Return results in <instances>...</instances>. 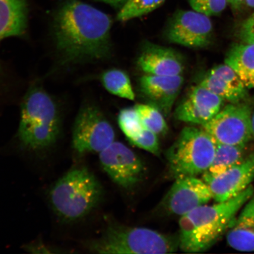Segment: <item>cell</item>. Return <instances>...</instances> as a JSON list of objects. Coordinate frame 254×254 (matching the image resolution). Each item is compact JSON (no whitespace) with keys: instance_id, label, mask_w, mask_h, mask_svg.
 I'll return each mask as SVG.
<instances>
[{"instance_id":"cell-1","label":"cell","mask_w":254,"mask_h":254,"mask_svg":"<svg viewBox=\"0 0 254 254\" xmlns=\"http://www.w3.org/2000/svg\"><path fill=\"white\" fill-rule=\"evenodd\" d=\"M109 15L85 3L69 0L56 14L54 35L57 50L65 63L94 62L111 52Z\"/></svg>"},{"instance_id":"cell-2","label":"cell","mask_w":254,"mask_h":254,"mask_svg":"<svg viewBox=\"0 0 254 254\" xmlns=\"http://www.w3.org/2000/svg\"><path fill=\"white\" fill-rule=\"evenodd\" d=\"M254 191L251 185L235 197L212 205H203L180 218L179 248L184 252H205L224 234Z\"/></svg>"},{"instance_id":"cell-3","label":"cell","mask_w":254,"mask_h":254,"mask_svg":"<svg viewBox=\"0 0 254 254\" xmlns=\"http://www.w3.org/2000/svg\"><path fill=\"white\" fill-rule=\"evenodd\" d=\"M60 133V119L55 101L39 88L31 89L21 104L18 138L30 151H40L55 144Z\"/></svg>"},{"instance_id":"cell-4","label":"cell","mask_w":254,"mask_h":254,"mask_svg":"<svg viewBox=\"0 0 254 254\" xmlns=\"http://www.w3.org/2000/svg\"><path fill=\"white\" fill-rule=\"evenodd\" d=\"M102 193L100 184L87 168H76L57 181L49 198L55 213L64 221L72 222L90 213Z\"/></svg>"},{"instance_id":"cell-5","label":"cell","mask_w":254,"mask_h":254,"mask_svg":"<svg viewBox=\"0 0 254 254\" xmlns=\"http://www.w3.org/2000/svg\"><path fill=\"white\" fill-rule=\"evenodd\" d=\"M179 249V238L142 227H109L90 249L99 254H157Z\"/></svg>"},{"instance_id":"cell-6","label":"cell","mask_w":254,"mask_h":254,"mask_svg":"<svg viewBox=\"0 0 254 254\" xmlns=\"http://www.w3.org/2000/svg\"><path fill=\"white\" fill-rule=\"evenodd\" d=\"M217 146L204 129L186 127L167 151L171 174L177 179L204 174L211 166Z\"/></svg>"},{"instance_id":"cell-7","label":"cell","mask_w":254,"mask_h":254,"mask_svg":"<svg viewBox=\"0 0 254 254\" xmlns=\"http://www.w3.org/2000/svg\"><path fill=\"white\" fill-rule=\"evenodd\" d=\"M253 106L247 100L228 104L213 119L202 125L219 144H248L253 138Z\"/></svg>"},{"instance_id":"cell-8","label":"cell","mask_w":254,"mask_h":254,"mask_svg":"<svg viewBox=\"0 0 254 254\" xmlns=\"http://www.w3.org/2000/svg\"><path fill=\"white\" fill-rule=\"evenodd\" d=\"M115 132L100 110L86 105L79 110L72 130V145L78 154L101 152L112 144Z\"/></svg>"},{"instance_id":"cell-9","label":"cell","mask_w":254,"mask_h":254,"mask_svg":"<svg viewBox=\"0 0 254 254\" xmlns=\"http://www.w3.org/2000/svg\"><path fill=\"white\" fill-rule=\"evenodd\" d=\"M210 17L194 10L178 11L171 18L166 35L170 42L190 49H203L211 43Z\"/></svg>"},{"instance_id":"cell-10","label":"cell","mask_w":254,"mask_h":254,"mask_svg":"<svg viewBox=\"0 0 254 254\" xmlns=\"http://www.w3.org/2000/svg\"><path fill=\"white\" fill-rule=\"evenodd\" d=\"M101 166L111 180L126 189L141 182L145 167L137 155L120 142L114 141L100 152Z\"/></svg>"},{"instance_id":"cell-11","label":"cell","mask_w":254,"mask_h":254,"mask_svg":"<svg viewBox=\"0 0 254 254\" xmlns=\"http://www.w3.org/2000/svg\"><path fill=\"white\" fill-rule=\"evenodd\" d=\"M212 198L210 190L204 180L196 177L176 179L161 202V207L168 214L182 216Z\"/></svg>"},{"instance_id":"cell-12","label":"cell","mask_w":254,"mask_h":254,"mask_svg":"<svg viewBox=\"0 0 254 254\" xmlns=\"http://www.w3.org/2000/svg\"><path fill=\"white\" fill-rule=\"evenodd\" d=\"M254 180V151L241 163L217 175L203 174L212 198L217 202L227 201L239 195L252 185Z\"/></svg>"},{"instance_id":"cell-13","label":"cell","mask_w":254,"mask_h":254,"mask_svg":"<svg viewBox=\"0 0 254 254\" xmlns=\"http://www.w3.org/2000/svg\"><path fill=\"white\" fill-rule=\"evenodd\" d=\"M224 101L218 95L199 84L190 89L177 107L175 117L181 122L202 126L220 112Z\"/></svg>"},{"instance_id":"cell-14","label":"cell","mask_w":254,"mask_h":254,"mask_svg":"<svg viewBox=\"0 0 254 254\" xmlns=\"http://www.w3.org/2000/svg\"><path fill=\"white\" fill-rule=\"evenodd\" d=\"M184 81L182 75L148 74L139 79V90L152 106L168 116L182 90Z\"/></svg>"},{"instance_id":"cell-15","label":"cell","mask_w":254,"mask_h":254,"mask_svg":"<svg viewBox=\"0 0 254 254\" xmlns=\"http://www.w3.org/2000/svg\"><path fill=\"white\" fill-rule=\"evenodd\" d=\"M230 103L248 100V89L237 72L224 64L215 66L199 83Z\"/></svg>"},{"instance_id":"cell-16","label":"cell","mask_w":254,"mask_h":254,"mask_svg":"<svg viewBox=\"0 0 254 254\" xmlns=\"http://www.w3.org/2000/svg\"><path fill=\"white\" fill-rule=\"evenodd\" d=\"M137 64L142 71L150 75H182L184 69V60L179 53L152 44L143 48Z\"/></svg>"},{"instance_id":"cell-17","label":"cell","mask_w":254,"mask_h":254,"mask_svg":"<svg viewBox=\"0 0 254 254\" xmlns=\"http://www.w3.org/2000/svg\"><path fill=\"white\" fill-rule=\"evenodd\" d=\"M227 241L238 252H254V191L228 230Z\"/></svg>"},{"instance_id":"cell-18","label":"cell","mask_w":254,"mask_h":254,"mask_svg":"<svg viewBox=\"0 0 254 254\" xmlns=\"http://www.w3.org/2000/svg\"><path fill=\"white\" fill-rule=\"evenodd\" d=\"M27 14L26 0H0V42L24 34Z\"/></svg>"},{"instance_id":"cell-19","label":"cell","mask_w":254,"mask_h":254,"mask_svg":"<svg viewBox=\"0 0 254 254\" xmlns=\"http://www.w3.org/2000/svg\"><path fill=\"white\" fill-rule=\"evenodd\" d=\"M225 63L237 72L248 89L254 88V44H234L228 51Z\"/></svg>"},{"instance_id":"cell-20","label":"cell","mask_w":254,"mask_h":254,"mask_svg":"<svg viewBox=\"0 0 254 254\" xmlns=\"http://www.w3.org/2000/svg\"><path fill=\"white\" fill-rule=\"evenodd\" d=\"M247 146V144L231 145L217 143L213 161L206 172L217 175L239 164L248 155Z\"/></svg>"},{"instance_id":"cell-21","label":"cell","mask_w":254,"mask_h":254,"mask_svg":"<svg viewBox=\"0 0 254 254\" xmlns=\"http://www.w3.org/2000/svg\"><path fill=\"white\" fill-rule=\"evenodd\" d=\"M101 81L111 94L129 100H134L135 93L128 75L120 69H113L105 72Z\"/></svg>"},{"instance_id":"cell-22","label":"cell","mask_w":254,"mask_h":254,"mask_svg":"<svg viewBox=\"0 0 254 254\" xmlns=\"http://www.w3.org/2000/svg\"><path fill=\"white\" fill-rule=\"evenodd\" d=\"M166 0H127L117 14L121 22L128 21L147 15L160 7Z\"/></svg>"},{"instance_id":"cell-23","label":"cell","mask_w":254,"mask_h":254,"mask_svg":"<svg viewBox=\"0 0 254 254\" xmlns=\"http://www.w3.org/2000/svg\"><path fill=\"white\" fill-rule=\"evenodd\" d=\"M135 108L144 128L157 135L166 134L168 131V126L163 114L160 110L151 104H139Z\"/></svg>"},{"instance_id":"cell-24","label":"cell","mask_w":254,"mask_h":254,"mask_svg":"<svg viewBox=\"0 0 254 254\" xmlns=\"http://www.w3.org/2000/svg\"><path fill=\"white\" fill-rule=\"evenodd\" d=\"M118 121L120 128L128 140L140 134L144 128L135 107L121 111Z\"/></svg>"},{"instance_id":"cell-25","label":"cell","mask_w":254,"mask_h":254,"mask_svg":"<svg viewBox=\"0 0 254 254\" xmlns=\"http://www.w3.org/2000/svg\"><path fill=\"white\" fill-rule=\"evenodd\" d=\"M193 10L211 17L222 13L228 4L227 0H189Z\"/></svg>"},{"instance_id":"cell-26","label":"cell","mask_w":254,"mask_h":254,"mask_svg":"<svg viewBox=\"0 0 254 254\" xmlns=\"http://www.w3.org/2000/svg\"><path fill=\"white\" fill-rule=\"evenodd\" d=\"M155 133L144 128L140 134L135 137L129 139L132 144L143 149L154 155H158L160 152L158 139Z\"/></svg>"},{"instance_id":"cell-27","label":"cell","mask_w":254,"mask_h":254,"mask_svg":"<svg viewBox=\"0 0 254 254\" xmlns=\"http://www.w3.org/2000/svg\"><path fill=\"white\" fill-rule=\"evenodd\" d=\"M238 37L243 43L254 44V13L241 24Z\"/></svg>"},{"instance_id":"cell-28","label":"cell","mask_w":254,"mask_h":254,"mask_svg":"<svg viewBox=\"0 0 254 254\" xmlns=\"http://www.w3.org/2000/svg\"><path fill=\"white\" fill-rule=\"evenodd\" d=\"M24 249L28 253L33 254L60 253V252H57V249L46 245L41 241L40 242L36 241V242L28 244V245L25 246Z\"/></svg>"},{"instance_id":"cell-29","label":"cell","mask_w":254,"mask_h":254,"mask_svg":"<svg viewBox=\"0 0 254 254\" xmlns=\"http://www.w3.org/2000/svg\"><path fill=\"white\" fill-rule=\"evenodd\" d=\"M113 6L114 7L121 8L125 4L127 0H98Z\"/></svg>"},{"instance_id":"cell-30","label":"cell","mask_w":254,"mask_h":254,"mask_svg":"<svg viewBox=\"0 0 254 254\" xmlns=\"http://www.w3.org/2000/svg\"><path fill=\"white\" fill-rule=\"evenodd\" d=\"M228 4L234 9H239L244 5L245 0H227Z\"/></svg>"},{"instance_id":"cell-31","label":"cell","mask_w":254,"mask_h":254,"mask_svg":"<svg viewBox=\"0 0 254 254\" xmlns=\"http://www.w3.org/2000/svg\"><path fill=\"white\" fill-rule=\"evenodd\" d=\"M244 5H246L248 7L254 8V0H245Z\"/></svg>"},{"instance_id":"cell-32","label":"cell","mask_w":254,"mask_h":254,"mask_svg":"<svg viewBox=\"0 0 254 254\" xmlns=\"http://www.w3.org/2000/svg\"><path fill=\"white\" fill-rule=\"evenodd\" d=\"M252 129L253 138L254 139V109H253L252 115Z\"/></svg>"}]
</instances>
